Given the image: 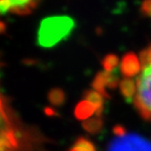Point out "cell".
Wrapping results in <instances>:
<instances>
[{
    "instance_id": "cell-1",
    "label": "cell",
    "mask_w": 151,
    "mask_h": 151,
    "mask_svg": "<svg viewBox=\"0 0 151 151\" xmlns=\"http://www.w3.org/2000/svg\"><path fill=\"white\" fill-rule=\"evenodd\" d=\"M139 62L141 70L137 75V92L133 103L143 119L151 121V58L143 52Z\"/></svg>"
},
{
    "instance_id": "cell-4",
    "label": "cell",
    "mask_w": 151,
    "mask_h": 151,
    "mask_svg": "<svg viewBox=\"0 0 151 151\" xmlns=\"http://www.w3.org/2000/svg\"><path fill=\"white\" fill-rule=\"evenodd\" d=\"M39 0H0V15L7 12L15 14H27L36 6Z\"/></svg>"
},
{
    "instance_id": "cell-12",
    "label": "cell",
    "mask_w": 151,
    "mask_h": 151,
    "mask_svg": "<svg viewBox=\"0 0 151 151\" xmlns=\"http://www.w3.org/2000/svg\"><path fill=\"white\" fill-rule=\"evenodd\" d=\"M76 146H80V147H83L84 149H86L87 151H97V148L94 146V144L92 143L91 141H89L88 139L84 137H80L78 139H76L75 144Z\"/></svg>"
},
{
    "instance_id": "cell-2",
    "label": "cell",
    "mask_w": 151,
    "mask_h": 151,
    "mask_svg": "<svg viewBox=\"0 0 151 151\" xmlns=\"http://www.w3.org/2000/svg\"><path fill=\"white\" fill-rule=\"evenodd\" d=\"M73 27V21L65 16L50 17L43 20L41 23L38 41L44 47L54 46L68 35Z\"/></svg>"
},
{
    "instance_id": "cell-14",
    "label": "cell",
    "mask_w": 151,
    "mask_h": 151,
    "mask_svg": "<svg viewBox=\"0 0 151 151\" xmlns=\"http://www.w3.org/2000/svg\"><path fill=\"white\" fill-rule=\"evenodd\" d=\"M112 131L116 137H124L125 134H127V130H126L125 127H123L122 125H116L113 127Z\"/></svg>"
},
{
    "instance_id": "cell-9",
    "label": "cell",
    "mask_w": 151,
    "mask_h": 151,
    "mask_svg": "<svg viewBox=\"0 0 151 151\" xmlns=\"http://www.w3.org/2000/svg\"><path fill=\"white\" fill-rule=\"evenodd\" d=\"M83 129L90 134H98L103 128V120L102 116H94L84 121L82 124Z\"/></svg>"
},
{
    "instance_id": "cell-8",
    "label": "cell",
    "mask_w": 151,
    "mask_h": 151,
    "mask_svg": "<svg viewBox=\"0 0 151 151\" xmlns=\"http://www.w3.org/2000/svg\"><path fill=\"white\" fill-rule=\"evenodd\" d=\"M120 90L122 92L123 97L128 102L133 101L135 97V92H137L135 81L132 79H124L120 83Z\"/></svg>"
},
{
    "instance_id": "cell-16",
    "label": "cell",
    "mask_w": 151,
    "mask_h": 151,
    "mask_svg": "<svg viewBox=\"0 0 151 151\" xmlns=\"http://www.w3.org/2000/svg\"><path fill=\"white\" fill-rule=\"evenodd\" d=\"M44 113L48 116H58V112H56L54 108H50V107H45L44 108Z\"/></svg>"
},
{
    "instance_id": "cell-17",
    "label": "cell",
    "mask_w": 151,
    "mask_h": 151,
    "mask_svg": "<svg viewBox=\"0 0 151 151\" xmlns=\"http://www.w3.org/2000/svg\"><path fill=\"white\" fill-rule=\"evenodd\" d=\"M68 151H87L86 149H84L83 147H80V146H76V145H73V147H71L70 149H69Z\"/></svg>"
},
{
    "instance_id": "cell-13",
    "label": "cell",
    "mask_w": 151,
    "mask_h": 151,
    "mask_svg": "<svg viewBox=\"0 0 151 151\" xmlns=\"http://www.w3.org/2000/svg\"><path fill=\"white\" fill-rule=\"evenodd\" d=\"M144 11H145V12H148L149 14L151 15V0H146V1H145V3H144ZM144 52L149 57V58H151V46L149 47L148 50H144Z\"/></svg>"
},
{
    "instance_id": "cell-3",
    "label": "cell",
    "mask_w": 151,
    "mask_h": 151,
    "mask_svg": "<svg viewBox=\"0 0 151 151\" xmlns=\"http://www.w3.org/2000/svg\"><path fill=\"white\" fill-rule=\"evenodd\" d=\"M106 151H151V142L139 134H125L113 139Z\"/></svg>"
},
{
    "instance_id": "cell-5",
    "label": "cell",
    "mask_w": 151,
    "mask_h": 151,
    "mask_svg": "<svg viewBox=\"0 0 151 151\" xmlns=\"http://www.w3.org/2000/svg\"><path fill=\"white\" fill-rule=\"evenodd\" d=\"M141 70V62L139 59H137V57L133 55H128L125 57V59L122 62V67H121V71H122L123 76H125L126 78H132L137 76Z\"/></svg>"
},
{
    "instance_id": "cell-15",
    "label": "cell",
    "mask_w": 151,
    "mask_h": 151,
    "mask_svg": "<svg viewBox=\"0 0 151 151\" xmlns=\"http://www.w3.org/2000/svg\"><path fill=\"white\" fill-rule=\"evenodd\" d=\"M116 64H118V60H116V58H109V59H106L104 61V67H105L107 70H110V69H112Z\"/></svg>"
},
{
    "instance_id": "cell-11",
    "label": "cell",
    "mask_w": 151,
    "mask_h": 151,
    "mask_svg": "<svg viewBox=\"0 0 151 151\" xmlns=\"http://www.w3.org/2000/svg\"><path fill=\"white\" fill-rule=\"evenodd\" d=\"M48 101L55 106H62L65 102V93L62 89L54 88L48 92Z\"/></svg>"
},
{
    "instance_id": "cell-6",
    "label": "cell",
    "mask_w": 151,
    "mask_h": 151,
    "mask_svg": "<svg viewBox=\"0 0 151 151\" xmlns=\"http://www.w3.org/2000/svg\"><path fill=\"white\" fill-rule=\"evenodd\" d=\"M99 110L97 106H94L93 104H91L90 102L86 101H81L78 103V105L75 108V116L78 120H88L90 116H92L94 113H97V111Z\"/></svg>"
},
{
    "instance_id": "cell-10",
    "label": "cell",
    "mask_w": 151,
    "mask_h": 151,
    "mask_svg": "<svg viewBox=\"0 0 151 151\" xmlns=\"http://www.w3.org/2000/svg\"><path fill=\"white\" fill-rule=\"evenodd\" d=\"M84 98L86 101L90 102L91 104H93L94 106H97L99 110L97 111V116H101L102 112H103V96L101 93H99L98 91H94V90H90V91H86L84 93Z\"/></svg>"
},
{
    "instance_id": "cell-7",
    "label": "cell",
    "mask_w": 151,
    "mask_h": 151,
    "mask_svg": "<svg viewBox=\"0 0 151 151\" xmlns=\"http://www.w3.org/2000/svg\"><path fill=\"white\" fill-rule=\"evenodd\" d=\"M17 147V137L12 129L0 130V151H9Z\"/></svg>"
}]
</instances>
